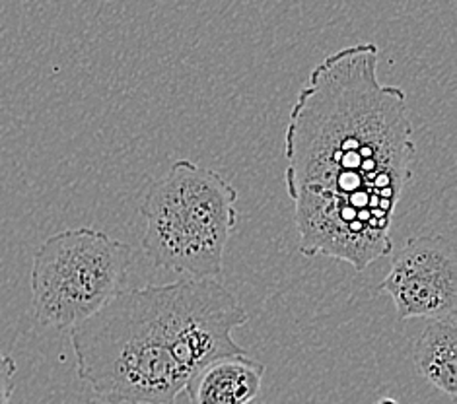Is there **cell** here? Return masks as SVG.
<instances>
[{"instance_id": "30bf717a", "label": "cell", "mask_w": 457, "mask_h": 404, "mask_svg": "<svg viewBox=\"0 0 457 404\" xmlns=\"http://www.w3.org/2000/svg\"><path fill=\"white\" fill-rule=\"evenodd\" d=\"M82 404H110V402H105V400H102V399H97V400H86V402H82Z\"/></svg>"}, {"instance_id": "6da1fadb", "label": "cell", "mask_w": 457, "mask_h": 404, "mask_svg": "<svg viewBox=\"0 0 457 404\" xmlns=\"http://www.w3.org/2000/svg\"><path fill=\"white\" fill-rule=\"evenodd\" d=\"M376 43L328 54L294 102L285 183L298 249L362 272L394 251L391 226L417 146L407 94L379 80Z\"/></svg>"}, {"instance_id": "9c48e42d", "label": "cell", "mask_w": 457, "mask_h": 404, "mask_svg": "<svg viewBox=\"0 0 457 404\" xmlns=\"http://www.w3.org/2000/svg\"><path fill=\"white\" fill-rule=\"evenodd\" d=\"M378 404H399L395 399H382Z\"/></svg>"}, {"instance_id": "52a82bcc", "label": "cell", "mask_w": 457, "mask_h": 404, "mask_svg": "<svg viewBox=\"0 0 457 404\" xmlns=\"http://www.w3.org/2000/svg\"><path fill=\"white\" fill-rule=\"evenodd\" d=\"M417 374L445 397H457V321L455 313L428 319L412 346Z\"/></svg>"}, {"instance_id": "8992f818", "label": "cell", "mask_w": 457, "mask_h": 404, "mask_svg": "<svg viewBox=\"0 0 457 404\" xmlns=\"http://www.w3.org/2000/svg\"><path fill=\"white\" fill-rule=\"evenodd\" d=\"M265 364L245 354L226 356L204 366L185 387L189 404H249L263 385Z\"/></svg>"}, {"instance_id": "5b68a950", "label": "cell", "mask_w": 457, "mask_h": 404, "mask_svg": "<svg viewBox=\"0 0 457 404\" xmlns=\"http://www.w3.org/2000/svg\"><path fill=\"white\" fill-rule=\"evenodd\" d=\"M379 290L401 321L440 319L457 311V260L450 239L417 235L403 245Z\"/></svg>"}, {"instance_id": "7a4b0ae2", "label": "cell", "mask_w": 457, "mask_h": 404, "mask_svg": "<svg viewBox=\"0 0 457 404\" xmlns=\"http://www.w3.org/2000/svg\"><path fill=\"white\" fill-rule=\"evenodd\" d=\"M249 313L212 278L123 290L71 329L79 377L110 404H171L214 359L245 354Z\"/></svg>"}, {"instance_id": "3957f363", "label": "cell", "mask_w": 457, "mask_h": 404, "mask_svg": "<svg viewBox=\"0 0 457 404\" xmlns=\"http://www.w3.org/2000/svg\"><path fill=\"white\" fill-rule=\"evenodd\" d=\"M237 189L222 173L178 160L150 185L140 214L148 260L189 278L222 275L228 239L237 226Z\"/></svg>"}, {"instance_id": "ba28073f", "label": "cell", "mask_w": 457, "mask_h": 404, "mask_svg": "<svg viewBox=\"0 0 457 404\" xmlns=\"http://www.w3.org/2000/svg\"><path fill=\"white\" fill-rule=\"evenodd\" d=\"M18 364L12 356L0 354V404H8L16 385Z\"/></svg>"}, {"instance_id": "277c9868", "label": "cell", "mask_w": 457, "mask_h": 404, "mask_svg": "<svg viewBox=\"0 0 457 404\" xmlns=\"http://www.w3.org/2000/svg\"><path fill=\"white\" fill-rule=\"evenodd\" d=\"M135 247L92 227L64 229L43 242L31 265L37 323L72 329L121 293Z\"/></svg>"}]
</instances>
